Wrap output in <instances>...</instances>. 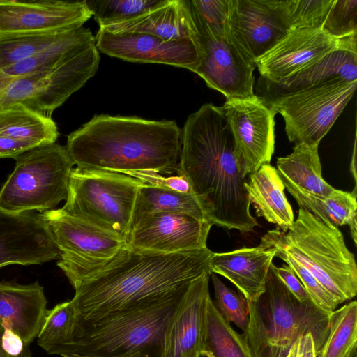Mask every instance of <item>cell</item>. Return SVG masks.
<instances>
[{
  "mask_svg": "<svg viewBox=\"0 0 357 357\" xmlns=\"http://www.w3.org/2000/svg\"><path fill=\"white\" fill-rule=\"evenodd\" d=\"M177 174L188 180L212 226L245 234L259 225L250 213L247 177L239 172L222 107L206 103L189 115L182 130Z\"/></svg>",
  "mask_w": 357,
  "mask_h": 357,
  "instance_id": "cell-1",
  "label": "cell"
},
{
  "mask_svg": "<svg viewBox=\"0 0 357 357\" xmlns=\"http://www.w3.org/2000/svg\"><path fill=\"white\" fill-rule=\"evenodd\" d=\"M208 248L165 254L124 245L102 270L75 288L79 318L91 321L185 290L211 271Z\"/></svg>",
  "mask_w": 357,
  "mask_h": 357,
  "instance_id": "cell-2",
  "label": "cell"
},
{
  "mask_svg": "<svg viewBox=\"0 0 357 357\" xmlns=\"http://www.w3.org/2000/svg\"><path fill=\"white\" fill-rule=\"evenodd\" d=\"M181 134L174 121L98 114L68 135L66 149L82 169L177 174Z\"/></svg>",
  "mask_w": 357,
  "mask_h": 357,
  "instance_id": "cell-3",
  "label": "cell"
},
{
  "mask_svg": "<svg viewBox=\"0 0 357 357\" xmlns=\"http://www.w3.org/2000/svg\"><path fill=\"white\" fill-rule=\"evenodd\" d=\"M188 288L97 319L79 318L74 337L61 356L122 357L142 353L153 357Z\"/></svg>",
  "mask_w": 357,
  "mask_h": 357,
  "instance_id": "cell-4",
  "label": "cell"
},
{
  "mask_svg": "<svg viewBox=\"0 0 357 357\" xmlns=\"http://www.w3.org/2000/svg\"><path fill=\"white\" fill-rule=\"evenodd\" d=\"M248 301L249 321L243 336L253 357H286L292 344L311 333L317 354L328 334L330 313L312 301L302 303L271 266L265 291Z\"/></svg>",
  "mask_w": 357,
  "mask_h": 357,
  "instance_id": "cell-5",
  "label": "cell"
},
{
  "mask_svg": "<svg viewBox=\"0 0 357 357\" xmlns=\"http://www.w3.org/2000/svg\"><path fill=\"white\" fill-rule=\"evenodd\" d=\"M261 242L282 251L305 268L337 301H350L357 294V265L338 227L299 208L287 231H268Z\"/></svg>",
  "mask_w": 357,
  "mask_h": 357,
  "instance_id": "cell-6",
  "label": "cell"
},
{
  "mask_svg": "<svg viewBox=\"0 0 357 357\" xmlns=\"http://www.w3.org/2000/svg\"><path fill=\"white\" fill-rule=\"evenodd\" d=\"M144 183L119 172L73 168L61 209L126 241L138 190Z\"/></svg>",
  "mask_w": 357,
  "mask_h": 357,
  "instance_id": "cell-7",
  "label": "cell"
},
{
  "mask_svg": "<svg viewBox=\"0 0 357 357\" xmlns=\"http://www.w3.org/2000/svg\"><path fill=\"white\" fill-rule=\"evenodd\" d=\"M13 172L0 190V208L14 213L54 209L68 196L75 165L66 147L53 143L17 157Z\"/></svg>",
  "mask_w": 357,
  "mask_h": 357,
  "instance_id": "cell-8",
  "label": "cell"
},
{
  "mask_svg": "<svg viewBox=\"0 0 357 357\" xmlns=\"http://www.w3.org/2000/svg\"><path fill=\"white\" fill-rule=\"evenodd\" d=\"M99 62L96 41L84 45L50 68L8 83L0 89V108L21 103L51 117L95 75Z\"/></svg>",
  "mask_w": 357,
  "mask_h": 357,
  "instance_id": "cell-9",
  "label": "cell"
},
{
  "mask_svg": "<svg viewBox=\"0 0 357 357\" xmlns=\"http://www.w3.org/2000/svg\"><path fill=\"white\" fill-rule=\"evenodd\" d=\"M40 215L60 252L57 265L74 289L102 270L125 245L119 237L61 208Z\"/></svg>",
  "mask_w": 357,
  "mask_h": 357,
  "instance_id": "cell-10",
  "label": "cell"
},
{
  "mask_svg": "<svg viewBox=\"0 0 357 357\" xmlns=\"http://www.w3.org/2000/svg\"><path fill=\"white\" fill-rule=\"evenodd\" d=\"M357 82L336 80L280 96L264 103L282 115L289 140L319 144L352 98Z\"/></svg>",
  "mask_w": 357,
  "mask_h": 357,
  "instance_id": "cell-11",
  "label": "cell"
},
{
  "mask_svg": "<svg viewBox=\"0 0 357 357\" xmlns=\"http://www.w3.org/2000/svg\"><path fill=\"white\" fill-rule=\"evenodd\" d=\"M234 139V155L243 177L270 164L275 151V114L257 95L227 100L222 106Z\"/></svg>",
  "mask_w": 357,
  "mask_h": 357,
  "instance_id": "cell-12",
  "label": "cell"
},
{
  "mask_svg": "<svg viewBox=\"0 0 357 357\" xmlns=\"http://www.w3.org/2000/svg\"><path fill=\"white\" fill-rule=\"evenodd\" d=\"M291 29L287 0H232L230 33L252 62L271 49Z\"/></svg>",
  "mask_w": 357,
  "mask_h": 357,
  "instance_id": "cell-13",
  "label": "cell"
},
{
  "mask_svg": "<svg viewBox=\"0 0 357 357\" xmlns=\"http://www.w3.org/2000/svg\"><path fill=\"white\" fill-rule=\"evenodd\" d=\"M95 40L101 52L130 62L167 64L194 72L201 61L199 43L190 38L167 40L147 33L99 29Z\"/></svg>",
  "mask_w": 357,
  "mask_h": 357,
  "instance_id": "cell-14",
  "label": "cell"
},
{
  "mask_svg": "<svg viewBox=\"0 0 357 357\" xmlns=\"http://www.w3.org/2000/svg\"><path fill=\"white\" fill-rule=\"evenodd\" d=\"M91 17L85 1L0 0V38L75 29Z\"/></svg>",
  "mask_w": 357,
  "mask_h": 357,
  "instance_id": "cell-15",
  "label": "cell"
},
{
  "mask_svg": "<svg viewBox=\"0 0 357 357\" xmlns=\"http://www.w3.org/2000/svg\"><path fill=\"white\" fill-rule=\"evenodd\" d=\"M212 225L190 215L160 212L146 215L132 226L125 245L165 254L207 248Z\"/></svg>",
  "mask_w": 357,
  "mask_h": 357,
  "instance_id": "cell-16",
  "label": "cell"
},
{
  "mask_svg": "<svg viewBox=\"0 0 357 357\" xmlns=\"http://www.w3.org/2000/svg\"><path fill=\"white\" fill-rule=\"evenodd\" d=\"M201 61L195 70L207 86L227 100L255 96V63L238 48L231 33L225 37L199 36Z\"/></svg>",
  "mask_w": 357,
  "mask_h": 357,
  "instance_id": "cell-17",
  "label": "cell"
},
{
  "mask_svg": "<svg viewBox=\"0 0 357 357\" xmlns=\"http://www.w3.org/2000/svg\"><path fill=\"white\" fill-rule=\"evenodd\" d=\"M340 40L321 28H291L255 61L260 78L271 82L289 78L337 48Z\"/></svg>",
  "mask_w": 357,
  "mask_h": 357,
  "instance_id": "cell-18",
  "label": "cell"
},
{
  "mask_svg": "<svg viewBox=\"0 0 357 357\" xmlns=\"http://www.w3.org/2000/svg\"><path fill=\"white\" fill-rule=\"evenodd\" d=\"M60 252L40 214L0 208V268L42 264L59 259Z\"/></svg>",
  "mask_w": 357,
  "mask_h": 357,
  "instance_id": "cell-19",
  "label": "cell"
},
{
  "mask_svg": "<svg viewBox=\"0 0 357 357\" xmlns=\"http://www.w3.org/2000/svg\"><path fill=\"white\" fill-rule=\"evenodd\" d=\"M211 273H205L188 287L178 305L153 357H198L204 349L206 310L211 298Z\"/></svg>",
  "mask_w": 357,
  "mask_h": 357,
  "instance_id": "cell-20",
  "label": "cell"
},
{
  "mask_svg": "<svg viewBox=\"0 0 357 357\" xmlns=\"http://www.w3.org/2000/svg\"><path fill=\"white\" fill-rule=\"evenodd\" d=\"M336 80L357 82V34L342 38L337 48L289 78L278 82L259 78L258 96L268 100Z\"/></svg>",
  "mask_w": 357,
  "mask_h": 357,
  "instance_id": "cell-21",
  "label": "cell"
},
{
  "mask_svg": "<svg viewBox=\"0 0 357 357\" xmlns=\"http://www.w3.org/2000/svg\"><path fill=\"white\" fill-rule=\"evenodd\" d=\"M43 287L38 282H0V324L25 345L38 337L47 312Z\"/></svg>",
  "mask_w": 357,
  "mask_h": 357,
  "instance_id": "cell-22",
  "label": "cell"
},
{
  "mask_svg": "<svg viewBox=\"0 0 357 357\" xmlns=\"http://www.w3.org/2000/svg\"><path fill=\"white\" fill-rule=\"evenodd\" d=\"M275 250L260 242L255 248H242L215 253L211 271L232 282L248 301L257 300L265 291L267 275Z\"/></svg>",
  "mask_w": 357,
  "mask_h": 357,
  "instance_id": "cell-23",
  "label": "cell"
},
{
  "mask_svg": "<svg viewBox=\"0 0 357 357\" xmlns=\"http://www.w3.org/2000/svg\"><path fill=\"white\" fill-rule=\"evenodd\" d=\"M99 29L112 33H147L167 40L190 38L199 43L185 0H162L144 13Z\"/></svg>",
  "mask_w": 357,
  "mask_h": 357,
  "instance_id": "cell-24",
  "label": "cell"
},
{
  "mask_svg": "<svg viewBox=\"0 0 357 357\" xmlns=\"http://www.w3.org/2000/svg\"><path fill=\"white\" fill-rule=\"evenodd\" d=\"M248 176L245 188L257 216L287 231L294 222V217L276 168L264 164Z\"/></svg>",
  "mask_w": 357,
  "mask_h": 357,
  "instance_id": "cell-25",
  "label": "cell"
},
{
  "mask_svg": "<svg viewBox=\"0 0 357 357\" xmlns=\"http://www.w3.org/2000/svg\"><path fill=\"white\" fill-rule=\"evenodd\" d=\"M319 144H296L289 155L278 158L277 172L285 188L323 198L333 190L322 177Z\"/></svg>",
  "mask_w": 357,
  "mask_h": 357,
  "instance_id": "cell-26",
  "label": "cell"
},
{
  "mask_svg": "<svg viewBox=\"0 0 357 357\" xmlns=\"http://www.w3.org/2000/svg\"><path fill=\"white\" fill-rule=\"evenodd\" d=\"M91 31L83 26L72 29L47 48L0 69V89L8 83L50 68L79 48L95 42Z\"/></svg>",
  "mask_w": 357,
  "mask_h": 357,
  "instance_id": "cell-27",
  "label": "cell"
},
{
  "mask_svg": "<svg viewBox=\"0 0 357 357\" xmlns=\"http://www.w3.org/2000/svg\"><path fill=\"white\" fill-rule=\"evenodd\" d=\"M299 207L324 223L335 227L349 225L351 237L356 244V192L335 189L326 197L320 198L287 187Z\"/></svg>",
  "mask_w": 357,
  "mask_h": 357,
  "instance_id": "cell-28",
  "label": "cell"
},
{
  "mask_svg": "<svg viewBox=\"0 0 357 357\" xmlns=\"http://www.w3.org/2000/svg\"><path fill=\"white\" fill-rule=\"evenodd\" d=\"M0 134L38 146L55 143L59 137L56 124L51 117L21 103L0 108Z\"/></svg>",
  "mask_w": 357,
  "mask_h": 357,
  "instance_id": "cell-29",
  "label": "cell"
},
{
  "mask_svg": "<svg viewBox=\"0 0 357 357\" xmlns=\"http://www.w3.org/2000/svg\"><path fill=\"white\" fill-rule=\"evenodd\" d=\"M160 212L181 213L207 221L193 193H183L144 183L137 192L130 229L143 217Z\"/></svg>",
  "mask_w": 357,
  "mask_h": 357,
  "instance_id": "cell-30",
  "label": "cell"
},
{
  "mask_svg": "<svg viewBox=\"0 0 357 357\" xmlns=\"http://www.w3.org/2000/svg\"><path fill=\"white\" fill-rule=\"evenodd\" d=\"M328 334L317 357H354L357 347V303L330 313Z\"/></svg>",
  "mask_w": 357,
  "mask_h": 357,
  "instance_id": "cell-31",
  "label": "cell"
},
{
  "mask_svg": "<svg viewBox=\"0 0 357 357\" xmlns=\"http://www.w3.org/2000/svg\"><path fill=\"white\" fill-rule=\"evenodd\" d=\"M204 351L213 357H253L243 335L220 314L211 298L207 304Z\"/></svg>",
  "mask_w": 357,
  "mask_h": 357,
  "instance_id": "cell-32",
  "label": "cell"
},
{
  "mask_svg": "<svg viewBox=\"0 0 357 357\" xmlns=\"http://www.w3.org/2000/svg\"><path fill=\"white\" fill-rule=\"evenodd\" d=\"M79 317L72 301H68L47 310L38 335V344L50 354L60 355L72 341Z\"/></svg>",
  "mask_w": 357,
  "mask_h": 357,
  "instance_id": "cell-33",
  "label": "cell"
},
{
  "mask_svg": "<svg viewBox=\"0 0 357 357\" xmlns=\"http://www.w3.org/2000/svg\"><path fill=\"white\" fill-rule=\"evenodd\" d=\"M199 36L225 37L230 34L232 0H185Z\"/></svg>",
  "mask_w": 357,
  "mask_h": 357,
  "instance_id": "cell-34",
  "label": "cell"
},
{
  "mask_svg": "<svg viewBox=\"0 0 357 357\" xmlns=\"http://www.w3.org/2000/svg\"><path fill=\"white\" fill-rule=\"evenodd\" d=\"M72 29L0 38V69L47 48Z\"/></svg>",
  "mask_w": 357,
  "mask_h": 357,
  "instance_id": "cell-35",
  "label": "cell"
},
{
  "mask_svg": "<svg viewBox=\"0 0 357 357\" xmlns=\"http://www.w3.org/2000/svg\"><path fill=\"white\" fill-rule=\"evenodd\" d=\"M161 1L85 0V3L100 27L144 13Z\"/></svg>",
  "mask_w": 357,
  "mask_h": 357,
  "instance_id": "cell-36",
  "label": "cell"
},
{
  "mask_svg": "<svg viewBox=\"0 0 357 357\" xmlns=\"http://www.w3.org/2000/svg\"><path fill=\"white\" fill-rule=\"evenodd\" d=\"M210 277L214 288V304L220 314L243 332L249 321L247 299L240 291L236 292L227 287L215 273H212Z\"/></svg>",
  "mask_w": 357,
  "mask_h": 357,
  "instance_id": "cell-37",
  "label": "cell"
},
{
  "mask_svg": "<svg viewBox=\"0 0 357 357\" xmlns=\"http://www.w3.org/2000/svg\"><path fill=\"white\" fill-rule=\"evenodd\" d=\"M334 0H287L291 28L322 29Z\"/></svg>",
  "mask_w": 357,
  "mask_h": 357,
  "instance_id": "cell-38",
  "label": "cell"
},
{
  "mask_svg": "<svg viewBox=\"0 0 357 357\" xmlns=\"http://www.w3.org/2000/svg\"><path fill=\"white\" fill-rule=\"evenodd\" d=\"M322 29L335 38L357 34V0H334Z\"/></svg>",
  "mask_w": 357,
  "mask_h": 357,
  "instance_id": "cell-39",
  "label": "cell"
},
{
  "mask_svg": "<svg viewBox=\"0 0 357 357\" xmlns=\"http://www.w3.org/2000/svg\"><path fill=\"white\" fill-rule=\"evenodd\" d=\"M275 257L280 258L289 266L298 278L313 303L320 310L331 313L339 305L336 299L303 266L286 253L275 250Z\"/></svg>",
  "mask_w": 357,
  "mask_h": 357,
  "instance_id": "cell-40",
  "label": "cell"
},
{
  "mask_svg": "<svg viewBox=\"0 0 357 357\" xmlns=\"http://www.w3.org/2000/svg\"><path fill=\"white\" fill-rule=\"evenodd\" d=\"M123 174L134 177L143 183L158 188H162L183 193H192L188 180L181 175L162 176L155 171L130 172Z\"/></svg>",
  "mask_w": 357,
  "mask_h": 357,
  "instance_id": "cell-41",
  "label": "cell"
},
{
  "mask_svg": "<svg viewBox=\"0 0 357 357\" xmlns=\"http://www.w3.org/2000/svg\"><path fill=\"white\" fill-rule=\"evenodd\" d=\"M271 267L276 275L298 301L302 303L312 301L303 284L289 266L277 267L272 263Z\"/></svg>",
  "mask_w": 357,
  "mask_h": 357,
  "instance_id": "cell-42",
  "label": "cell"
},
{
  "mask_svg": "<svg viewBox=\"0 0 357 357\" xmlns=\"http://www.w3.org/2000/svg\"><path fill=\"white\" fill-rule=\"evenodd\" d=\"M36 146H39L29 141L0 134V158L15 159Z\"/></svg>",
  "mask_w": 357,
  "mask_h": 357,
  "instance_id": "cell-43",
  "label": "cell"
},
{
  "mask_svg": "<svg viewBox=\"0 0 357 357\" xmlns=\"http://www.w3.org/2000/svg\"><path fill=\"white\" fill-rule=\"evenodd\" d=\"M286 357H317L314 338L311 333L300 337L291 346Z\"/></svg>",
  "mask_w": 357,
  "mask_h": 357,
  "instance_id": "cell-44",
  "label": "cell"
},
{
  "mask_svg": "<svg viewBox=\"0 0 357 357\" xmlns=\"http://www.w3.org/2000/svg\"><path fill=\"white\" fill-rule=\"evenodd\" d=\"M25 344L22 339L8 329H5L2 337V347L4 351L10 356L19 355Z\"/></svg>",
  "mask_w": 357,
  "mask_h": 357,
  "instance_id": "cell-45",
  "label": "cell"
},
{
  "mask_svg": "<svg viewBox=\"0 0 357 357\" xmlns=\"http://www.w3.org/2000/svg\"><path fill=\"white\" fill-rule=\"evenodd\" d=\"M5 328L0 324V357H13L8 355L3 349L2 337L4 333Z\"/></svg>",
  "mask_w": 357,
  "mask_h": 357,
  "instance_id": "cell-46",
  "label": "cell"
},
{
  "mask_svg": "<svg viewBox=\"0 0 357 357\" xmlns=\"http://www.w3.org/2000/svg\"><path fill=\"white\" fill-rule=\"evenodd\" d=\"M15 357H32L29 346L25 345L22 351Z\"/></svg>",
  "mask_w": 357,
  "mask_h": 357,
  "instance_id": "cell-47",
  "label": "cell"
},
{
  "mask_svg": "<svg viewBox=\"0 0 357 357\" xmlns=\"http://www.w3.org/2000/svg\"><path fill=\"white\" fill-rule=\"evenodd\" d=\"M68 357H81V356H68ZM122 357H151V356L142 353H135L128 356H125Z\"/></svg>",
  "mask_w": 357,
  "mask_h": 357,
  "instance_id": "cell-48",
  "label": "cell"
},
{
  "mask_svg": "<svg viewBox=\"0 0 357 357\" xmlns=\"http://www.w3.org/2000/svg\"><path fill=\"white\" fill-rule=\"evenodd\" d=\"M205 357H213L211 354L206 351H204L202 354Z\"/></svg>",
  "mask_w": 357,
  "mask_h": 357,
  "instance_id": "cell-49",
  "label": "cell"
},
{
  "mask_svg": "<svg viewBox=\"0 0 357 357\" xmlns=\"http://www.w3.org/2000/svg\"><path fill=\"white\" fill-rule=\"evenodd\" d=\"M198 357H204V356L203 354H201Z\"/></svg>",
  "mask_w": 357,
  "mask_h": 357,
  "instance_id": "cell-50",
  "label": "cell"
},
{
  "mask_svg": "<svg viewBox=\"0 0 357 357\" xmlns=\"http://www.w3.org/2000/svg\"><path fill=\"white\" fill-rule=\"evenodd\" d=\"M354 357H357V354H356Z\"/></svg>",
  "mask_w": 357,
  "mask_h": 357,
  "instance_id": "cell-51",
  "label": "cell"
}]
</instances>
